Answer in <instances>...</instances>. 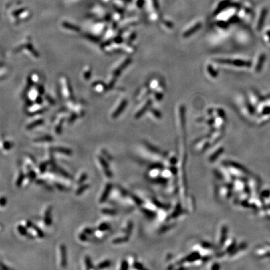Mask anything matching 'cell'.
Returning <instances> with one entry per match:
<instances>
[{
  "instance_id": "11",
  "label": "cell",
  "mask_w": 270,
  "mask_h": 270,
  "mask_svg": "<svg viewBox=\"0 0 270 270\" xmlns=\"http://www.w3.org/2000/svg\"><path fill=\"white\" fill-rule=\"evenodd\" d=\"M110 262L109 261H104L102 263H101V264L99 265V268H107L108 267V266H110Z\"/></svg>"
},
{
  "instance_id": "24",
  "label": "cell",
  "mask_w": 270,
  "mask_h": 270,
  "mask_svg": "<svg viewBox=\"0 0 270 270\" xmlns=\"http://www.w3.org/2000/svg\"><path fill=\"white\" fill-rule=\"evenodd\" d=\"M134 266L137 269H143V266L141 265V264H140V263H136V264H134Z\"/></svg>"
},
{
  "instance_id": "21",
  "label": "cell",
  "mask_w": 270,
  "mask_h": 270,
  "mask_svg": "<svg viewBox=\"0 0 270 270\" xmlns=\"http://www.w3.org/2000/svg\"><path fill=\"white\" fill-rule=\"evenodd\" d=\"M108 228V226L106 224H103V225H101L100 226V229L101 230V231H104V230L107 229Z\"/></svg>"
},
{
  "instance_id": "4",
  "label": "cell",
  "mask_w": 270,
  "mask_h": 270,
  "mask_svg": "<svg viewBox=\"0 0 270 270\" xmlns=\"http://www.w3.org/2000/svg\"><path fill=\"white\" fill-rule=\"evenodd\" d=\"M150 103H151V101L148 100V101L146 102V103L143 105V106H142V108H140V109L139 110V111H138L137 112V113L136 114V118H139V117H140V116H141V115H142V114L144 113V111H146V110L148 108V106H149Z\"/></svg>"
},
{
  "instance_id": "26",
  "label": "cell",
  "mask_w": 270,
  "mask_h": 270,
  "mask_svg": "<svg viewBox=\"0 0 270 270\" xmlns=\"http://www.w3.org/2000/svg\"><path fill=\"white\" fill-rule=\"evenodd\" d=\"M56 186H57V187L58 188L59 190H64V189H65V188H64V187H63V186H62L61 185V184H60L56 183Z\"/></svg>"
},
{
  "instance_id": "22",
  "label": "cell",
  "mask_w": 270,
  "mask_h": 270,
  "mask_svg": "<svg viewBox=\"0 0 270 270\" xmlns=\"http://www.w3.org/2000/svg\"><path fill=\"white\" fill-rule=\"evenodd\" d=\"M103 211L104 213H106V214H115L116 213V212L114 211H112V210H109V209H103Z\"/></svg>"
},
{
  "instance_id": "13",
  "label": "cell",
  "mask_w": 270,
  "mask_h": 270,
  "mask_svg": "<svg viewBox=\"0 0 270 270\" xmlns=\"http://www.w3.org/2000/svg\"><path fill=\"white\" fill-rule=\"evenodd\" d=\"M261 15H262V16H261V18H260V19H259V24H258V28H259V29L261 28V26H263V21H264V20H263V19H264V18H265V15H266V13H265L264 12H263V13H262Z\"/></svg>"
},
{
  "instance_id": "3",
  "label": "cell",
  "mask_w": 270,
  "mask_h": 270,
  "mask_svg": "<svg viewBox=\"0 0 270 270\" xmlns=\"http://www.w3.org/2000/svg\"><path fill=\"white\" fill-rule=\"evenodd\" d=\"M51 207H48L45 214V222L46 225L49 226L51 224Z\"/></svg>"
},
{
  "instance_id": "27",
  "label": "cell",
  "mask_w": 270,
  "mask_h": 270,
  "mask_svg": "<svg viewBox=\"0 0 270 270\" xmlns=\"http://www.w3.org/2000/svg\"><path fill=\"white\" fill-rule=\"evenodd\" d=\"M269 35H268V36H269V38H270V33H269Z\"/></svg>"
},
{
  "instance_id": "7",
  "label": "cell",
  "mask_w": 270,
  "mask_h": 270,
  "mask_svg": "<svg viewBox=\"0 0 270 270\" xmlns=\"http://www.w3.org/2000/svg\"><path fill=\"white\" fill-rule=\"evenodd\" d=\"M199 28H200V25H198L197 26H195V27L193 28L192 29H191V30L190 29L189 31H186V33H184V35H183V37H189V36H190V35H192V33H193L194 32H195Z\"/></svg>"
},
{
  "instance_id": "25",
  "label": "cell",
  "mask_w": 270,
  "mask_h": 270,
  "mask_svg": "<svg viewBox=\"0 0 270 270\" xmlns=\"http://www.w3.org/2000/svg\"><path fill=\"white\" fill-rule=\"evenodd\" d=\"M133 199L134 200V202H136L138 204H141V202L140 201L141 200H140L139 198H138L136 196L133 197Z\"/></svg>"
},
{
  "instance_id": "23",
  "label": "cell",
  "mask_w": 270,
  "mask_h": 270,
  "mask_svg": "<svg viewBox=\"0 0 270 270\" xmlns=\"http://www.w3.org/2000/svg\"><path fill=\"white\" fill-rule=\"evenodd\" d=\"M126 238H123V239H122V238H119V239H117L115 240L114 243H121V242H123V241H126Z\"/></svg>"
},
{
  "instance_id": "19",
  "label": "cell",
  "mask_w": 270,
  "mask_h": 270,
  "mask_svg": "<svg viewBox=\"0 0 270 270\" xmlns=\"http://www.w3.org/2000/svg\"><path fill=\"white\" fill-rule=\"evenodd\" d=\"M86 177H87V175H86V174H83V175H82V176L80 178V180H79L78 183H82V182H83L84 180H85V179L86 178Z\"/></svg>"
},
{
  "instance_id": "10",
  "label": "cell",
  "mask_w": 270,
  "mask_h": 270,
  "mask_svg": "<svg viewBox=\"0 0 270 270\" xmlns=\"http://www.w3.org/2000/svg\"><path fill=\"white\" fill-rule=\"evenodd\" d=\"M18 229L19 233H20L21 235H22L23 236H26V235H27V232H26V230L23 226H19L18 227Z\"/></svg>"
},
{
  "instance_id": "18",
  "label": "cell",
  "mask_w": 270,
  "mask_h": 270,
  "mask_svg": "<svg viewBox=\"0 0 270 270\" xmlns=\"http://www.w3.org/2000/svg\"><path fill=\"white\" fill-rule=\"evenodd\" d=\"M208 71H209V73H210L211 74V75L213 76H214V77L216 76V72H215V71H213V69L211 67H209V68H208Z\"/></svg>"
},
{
  "instance_id": "6",
  "label": "cell",
  "mask_w": 270,
  "mask_h": 270,
  "mask_svg": "<svg viewBox=\"0 0 270 270\" xmlns=\"http://www.w3.org/2000/svg\"><path fill=\"white\" fill-rule=\"evenodd\" d=\"M265 58H266V56L265 55H262L261 57H259V61L257 64V67H256V71H257L258 72L261 71V68L263 67V62H264Z\"/></svg>"
},
{
  "instance_id": "17",
  "label": "cell",
  "mask_w": 270,
  "mask_h": 270,
  "mask_svg": "<svg viewBox=\"0 0 270 270\" xmlns=\"http://www.w3.org/2000/svg\"><path fill=\"white\" fill-rule=\"evenodd\" d=\"M100 162L101 163V164H103V166L104 167H105V168H108V163L106 162V161L104 160L103 158H100Z\"/></svg>"
},
{
  "instance_id": "12",
  "label": "cell",
  "mask_w": 270,
  "mask_h": 270,
  "mask_svg": "<svg viewBox=\"0 0 270 270\" xmlns=\"http://www.w3.org/2000/svg\"><path fill=\"white\" fill-rule=\"evenodd\" d=\"M87 188H88V186L87 185V184H86V185H84V186H82L81 187L79 188L77 190V192H76V194L77 195H80V194L82 193H83L84 191V189H86Z\"/></svg>"
},
{
  "instance_id": "14",
  "label": "cell",
  "mask_w": 270,
  "mask_h": 270,
  "mask_svg": "<svg viewBox=\"0 0 270 270\" xmlns=\"http://www.w3.org/2000/svg\"><path fill=\"white\" fill-rule=\"evenodd\" d=\"M47 163H43L40 165V166H39V171H40L41 173L45 172L46 168H47Z\"/></svg>"
},
{
  "instance_id": "16",
  "label": "cell",
  "mask_w": 270,
  "mask_h": 270,
  "mask_svg": "<svg viewBox=\"0 0 270 270\" xmlns=\"http://www.w3.org/2000/svg\"><path fill=\"white\" fill-rule=\"evenodd\" d=\"M86 266L88 268H91L93 266H92V263L91 261V259L89 258L88 257L86 258Z\"/></svg>"
},
{
  "instance_id": "9",
  "label": "cell",
  "mask_w": 270,
  "mask_h": 270,
  "mask_svg": "<svg viewBox=\"0 0 270 270\" xmlns=\"http://www.w3.org/2000/svg\"><path fill=\"white\" fill-rule=\"evenodd\" d=\"M55 150L57 151H59V152H61L63 153H65L67 154H71V151L70 150H67V149H65V148H55Z\"/></svg>"
},
{
  "instance_id": "8",
  "label": "cell",
  "mask_w": 270,
  "mask_h": 270,
  "mask_svg": "<svg viewBox=\"0 0 270 270\" xmlns=\"http://www.w3.org/2000/svg\"><path fill=\"white\" fill-rule=\"evenodd\" d=\"M24 177H25V176H24L23 173H21L20 174H19V177H18V178L17 180V182H16V184H17L18 186H21L23 181V180H24Z\"/></svg>"
},
{
  "instance_id": "20",
  "label": "cell",
  "mask_w": 270,
  "mask_h": 270,
  "mask_svg": "<svg viewBox=\"0 0 270 270\" xmlns=\"http://www.w3.org/2000/svg\"><path fill=\"white\" fill-rule=\"evenodd\" d=\"M128 268V264L126 261H123L122 263V265H121V269H126Z\"/></svg>"
},
{
  "instance_id": "1",
  "label": "cell",
  "mask_w": 270,
  "mask_h": 270,
  "mask_svg": "<svg viewBox=\"0 0 270 270\" xmlns=\"http://www.w3.org/2000/svg\"><path fill=\"white\" fill-rule=\"evenodd\" d=\"M60 253H61V266L62 267H65L67 266V250L66 247L61 245L60 246Z\"/></svg>"
},
{
  "instance_id": "2",
  "label": "cell",
  "mask_w": 270,
  "mask_h": 270,
  "mask_svg": "<svg viewBox=\"0 0 270 270\" xmlns=\"http://www.w3.org/2000/svg\"><path fill=\"white\" fill-rule=\"evenodd\" d=\"M126 104H127V102L126 100H123L122 101H121L119 106H118V107L116 108V111H114V112L113 113V117L116 118L117 116H119L120 113H121V112L123 111L124 107L126 106Z\"/></svg>"
},
{
  "instance_id": "15",
  "label": "cell",
  "mask_w": 270,
  "mask_h": 270,
  "mask_svg": "<svg viewBox=\"0 0 270 270\" xmlns=\"http://www.w3.org/2000/svg\"><path fill=\"white\" fill-rule=\"evenodd\" d=\"M6 202H7V200H6V198L5 197L0 198V206H5L6 205Z\"/></svg>"
},
{
  "instance_id": "5",
  "label": "cell",
  "mask_w": 270,
  "mask_h": 270,
  "mask_svg": "<svg viewBox=\"0 0 270 270\" xmlns=\"http://www.w3.org/2000/svg\"><path fill=\"white\" fill-rule=\"evenodd\" d=\"M111 184H108L107 185V186H106V189H105L104 192L103 193V195H102V196H101V201H100L101 202H104V201H106L107 197L108 196V193H109L110 190H111Z\"/></svg>"
}]
</instances>
